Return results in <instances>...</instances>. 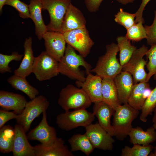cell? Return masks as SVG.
Masks as SVG:
<instances>
[{
  "label": "cell",
  "instance_id": "cell-1",
  "mask_svg": "<svg viewBox=\"0 0 156 156\" xmlns=\"http://www.w3.org/2000/svg\"><path fill=\"white\" fill-rule=\"evenodd\" d=\"M80 54H78L71 46L67 44L64 54L59 62V73L72 79L83 82L86 79L84 72L79 67H83L87 74L91 72V65Z\"/></svg>",
  "mask_w": 156,
  "mask_h": 156
},
{
  "label": "cell",
  "instance_id": "cell-2",
  "mask_svg": "<svg viewBox=\"0 0 156 156\" xmlns=\"http://www.w3.org/2000/svg\"><path fill=\"white\" fill-rule=\"evenodd\" d=\"M106 51L99 57L95 67L91 72H93L102 79H114L122 70V66L116 57L119 51L117 44L114 42L106 46Z\"/></svg>",
  "mask_w": 156,
  "mask_h": 156
},
{
  "label": "cell",
  "instance_id": "cell-3",
  "mask_svg": "<svg viewBox=\"0 0 156 156\" xmlns=\"http://www.w3.org/2000/svg\"><path fill=\"white\" fill-rule=\"evenodd\" d=\"M139 110L128 103L120 105L115 110L113 115L112 125L114 136L120 141H123L129 135L133 127L132 123L138 117Z\"/></svg>",
  "mask_w": 156,
  "mask_h": 156
},
{
  "label": "cell",
  "instance_id": "cell-4",
  "mask_svg": "<svg viewBox=\"0 0 156 156\" xmlns=\"http://www.w3.org/2000/svg\"><path fill=\"white\" fill-rule=\"evenodd\" d=\"M92 102L81 88L71 84H68L61 90L58 103L65 111L70 109H86Z\"/></svg>",
  "mask_w": 156,
  "mask_h": 156
},
{
  "label": "cell",
  "instance_id": "cell-5",
  "mask_svg": "<svg viewBox=\"0 0 156 156\" xmlns=\"http://www.w3.org/2000/svg\"><path fill=\"white\" fill-rule=\"evenodd\" d=\"M94 118L93 113L86 109H81L65 111L59 114L56 116V122L61 129L68 131L79 127L85 128L92 124Z\"/></svg>",
  "mask_w": 156,
  "mask_h": 156
},
{
  "label": "cell",
  "instance_id": "cell-6",
  "mask_svg": "<svg viewBox=\"0 0 156 156\" xmlns=\"http://www.w3.org/2000/svg\"><path fill=\"white\" fill-rule=\"evenodd\" d=\"M49 105V103L45 96L42 95L37 96L27 102L22 112L18 114L16 119L17 124L21 125L26 133L34 120L46 111Z\"/></svg>",
  "mask_w": 156,
  "mask_h": 156
},
{
  "label": "cell",
  "instance_id": "cell-7",
  "mask_svg": "<svg viewBox=\"0 0 156 156\" xmlns=\"http://www.w3.org/2000/svg\"><path fill=\"white\" fill-rule=\"evenodd\" d=\"M42 10L48 12L50 21L48 31L61 32L63 19L71 0H40Z\"/></svg>",
  "mask_w": 156,
  "mask_h": 156
},
{
  "label": "cell",
  "instance_id": "cell-8",
  "mask_svg": "<svg viewBox=\"0 0 156 156\" xmlns=\"http://www.w3.org/2000/svg\"><path fill=\"white\" fill-rule=\"evenodd\" d=\"M58 65V61L43 51L35 58L32 73L39 81L49 80L59 73Z\"/></svg>",
  "mask_w": 156,
  "mask_h": 156
},
{
  "label": "cell",
  "instance_id": "cell-9",
  "mask_svg": "<svg viewBox=\"0 0 156 156\" xmlns=\"http://www.w3.org/2000/svg\"><path fill=\"white\" fill-rule=\"evenodd\" d=\"M148 49L144 45L137 49L129 60L122 66V71L128 72L131 74L134 84L146 81L147 73L144 67L148 60H145L143 57Z\"/></svg>",
  "mask_w": 156,
  "mask_h": 156
},
{
  "label": "cell",
  "instance_id": "cell-10",
  "mask_svg": "<svg viewBox=\"0 0 156 156\" xmlns=\"http://www.w3.org/2000/svg\"><path fill=\"white\" fill-rule=\"evenodd\" d=\"M62 34L67 44L71 46L84 58L88 56L94 42L86 27Z\"/></svg>",
  "mask_w": 156,
  "mask_h": 156
},
{
  "label": "cell",
  "instance_id": "cell-11",
  "mask_svg": "<svg viewBox=\"0 0 156 156\" xmlns=\"http://www.w3.org/2000/svg\"><path fill=\"white\" fill-rule=\"evenodd\" d=\"M85 128V133L94 148L112 150L114 140L98 123H92Z\"/></svg>",
  "mask_w": 156,
  "mask_h": 156
},
{
  "label": "cell",
  "instance_id": "cell-12",
  "mask_svg": "<svg viewBox=\"0 0 156 156\" xmlns=\"http://www.w3.org/2000/svg\"><path fill=\"white\" fill-rule=\"evenodd\" d=\"M42 114V119L38 125L31 130L27 136L28 140H37L43 145L49 146L55 140L57 133L55 128L48 123L46 111Z\"/></svg>",
  "mask_w": 156,
  "mask_h": 156
},
{
  "label": "cell",
  "instance_id": "cell-13",
  "mask_svg": "<svg viewBox=\"0 0 156 156\" xmlns=\"http://www.w3.org/2000/svg\"><path fill=\"white\" fill-rule=\"evenodd\" d=\"M45 51L58 62L64 56L66 42L63 34L59 31H47L43 36Z\"/></svg>",
  "mask_w": 156,
  "mask_h": 156
},
{
  "label": "cell",
  "instance_id": "cell-14",
  "mask_svg": "<svg viewBox=\"0 0 156 156\" xmlns=\"http://www.w3.org/2000/svg\"><path fill=\"white\" fill-rule=\"evenodd\" d=\"M83 82L76 81V84L87 94L92 103H94L103 101L102 94V78L90 73L87 74Z\"/></svg>",
  "mask_w": 156,
  "mask_h": 156
},
{
  "label": "cell",
  "instance_id": "cell-15",
  "mask_svg": "<svg viewBox=\"0 0 156 156\" xmlns=\"http://www.w3.org/2000/svg\"><path fill=\"white\" fill-rule=\"evenodd\" d=\"M15 137L12 152L14 156H35L34 147L28 142L23 127L15 125Z\"/></svg>",
  "mask_w": 156,
  "mask_h": 156
},
{
  "label": "cell",
  "instance_id": "cell-16",
  "mask_svg": "<svg viewBox=\"0 0 156 156\" xmlns=\"http://www.w3.org/2000/svg\"><path fill=\"white\" fill-rule=\"evenodd\" d=\"M27 101L21 94L3 90L0 91L1 109L12 110L17 114L21 113Z\"/></svg>",
  "mask_w": 156,
  "mask_h": 156
},
{
  "label": "cell",
  "instance_id": "cell-17",
  "mask_svg": "<svg viewBox=\"0 0 156 156\" xmlns=\"http://www.w3.org/2000/svg\"><path fill=\"white\" fill-rule=\"evenodd\" d=\"M35 156H73L62 138L57 137L54 142L49 146L41 144L34 146Z\"/></svg>",
  "mask_w": 156,
  "mask_h": 156
},
{
  "label": "cell",
  "instance_id": "cell-18",
  "mask_svg": "<svg viewBox=\"0 0 156 156\" xmlns=\"http://www.w3.org/2000/svg\"><path fill=\"white\" fill-rule=\"evenodd\" d=\"M86 21L83 13L71 3L64 16L60 32H64L86 27Z\"/></svg>",
  "mask_w": 156,
  "mask_h": 156
},
{
  "label": "cell",
  "instance_id": "cell-19",
  "mask_svg": "<svg viewBox=\"0 0 156 156\" xmlns=\"http://www.w3.org/2000/svg\"><path fill=\"white\" fill-rule=\"evenodd\" d=\"M113 79L120 104L128 103L134 84L132 75L128 72L122 71Z\"/></svg>",
  "mask_w": 156,
  "mask_h": 156
},
{
  "label": "cell",
  "instance_id": "cell-20",
  "mask_svg": "<svg viewBox=\"0 0 156 156\" xmlns=\"http://www.w3.org/2000/svg\"><path fill=\"white\" fill-rule=\"evenodd\" d=\"M93 113L97 118L99 123L109 135L114 136L113 128L111 119L114 111L108 104L101 101L94 103Z\"/></svg>",
  "mask_w": 156,
  "mask_h": 156
},
{
  "label": "cell",
  "instance_id": "cell-21",
  "mask_svg": "<svg viewBox=\"0 0 156 156\" xmlns=\"http://www.w3.org/2000/svg\"><path fill=\"white\" fill-rule=\"evenodd\" d=\"M24 55L18 68L14 70V75L25 77L32 73L35 57L32 49V38H26L24 44Z\"/></svg>",
  "mask_w": 156,
  "mask_h": 156
},
{
  "label": "cell",
  "instance_id": "cell-22",
  "mask_svg": "<svg viewBox=\"0 0 156 156\" xmlns=\"http://www.w3.org/2000/svg\"><path fill=\"white\" fill-rule=\"evenodd\" d=\"M30 17L35 27L36 34L38 38L41 40L47 30V26L43 21L41 11L42 5L40 0H30L29 5Z\"/></svg>",
  "mask_w": 156,
  "mask_h": 156
},
{
  "label": "cell",
  "instance_id": "cell-23",
  "mask_svg": "<svg viewBox=\"0 0 156 156\" xmlns=\"http://www.w3.org/2000/svg\"><path fill=\"white\" fill-rule=\"evenodd\" d=\"M128 136L131 144L147 146L156 141V129L153 126L147 129L146 131L139 127H133Z\"/></svg>",
  "mask_w": 156,
  "mask_h": 156
},
{
  "label": "cell",
  "instance_id": "cell-24",
  "mask_svg": "<svg viewBox=\"0 0 156 156\" xmlns=\"http://www.w3.org/2000/svg\"><path fill=\"white\" fill-rule=\"evenodd\" d=\"M102 94L103 101L114 111L120 105L114 79L104 78L102 79Z\"/></svg>",
  "mask_w": 156,
  "mask_h": 156
},
{
  "label": "cell",
  "instance_id": "cell-25",
  "mask_svg": "<svg viewBox=\"0 0 156 156\" xmlns=\"http://www.w3.org/2000/svg\"><path fill=\"white\" fill-rule=\"evenodd\" d=\"M7 81L13 88L22 91L31 100L39 94L38 90L30 84L25 77L14 75L8 78Z\"/></svg>",
  "mask_w": 156,
  "mask_h": 156
},
{
  "label": "cell",
  "instance_id": "cell-26",
  "mask_svg": "<svg viewBox=\"0 0 156 156\" xmlns=\"http://www.w3.org/2000/svg\"><path fill=\"white\" fill-rule=\"evenodd\" d=\"M150 86L145 81L134 84L129 96L128 103L138 110H141L146 100L144 96L145 89Z\"/></svg>",
  "mask_w": 156,
  "mask_h": 156
},
{
  "label": "cell",
  "instance_id": "cell-27",
  "mask_svg": "<svg viewBox=\"0 0 156 156\" xmlns=\"http://www.w3.org/2000/svg\"><path fill=\"white\" fill-rule=\"evenodd\" d=\"M68 142L72 152L80 151L89 156L94 149L86 133L74 134L69 139Z\"/></svg>",
  "mask_w": 156,
  "mask_h": 156
},
{
  "label": "cell",
  "instance_id": "cell-28",
  "mask_svg": "<svg viewBox=\"0 0 156 156\" xmlns=\"http://www.w3.org/2000/svg\"><path fill=\"white\" fill-rule=\"evenodd\" d=\"M15 137L14 127L4 125L0 128V151L4 153L12 152Z\"/></svg>",
  "mask_w": 156,
  "mask_h": 156
},
{
  "label": "cell",
  "instance_id": "cell-29",
  "mask_svg": "<svg viewBox=\"0 0 156 156\" xmlns=\"http://www.w3.org/2000/svg\"><path fill=\"white\" fill-rule=\"evenodd\" d=\"M119 51V62L123 66L130 59L137 47L131 44L130 40L125 36H120L116 38Z\"/></svg>",
  "mask_w": 156,
  "mask_h": 156
},
{
  "label": "cell",
  "instance_id": "cell-30",
  "mask_svg": "<svg viewBox=\"0 0 156 156\" xmlns=\"http://www.w3.org/2000/svg\"><path fill=\"white\" fill-rule=\"evenodd\" d=\"M154 148L151 144L147 146L135 144L131 147L125 146L122 149L121 156H147L149 155Z\"/></svg>",
  "mask_w": 156,
  "mask_h": 156
},
{
  "label": "cell",
  "instance_id": "cell-31",
  "mask_svg": "<svg viewBox=\"0 0 156 156\" xmlns=\"http://www.w3.org/2000/svg\"><path fill=\"white\" fill-rule=\"evenodd\" d=\"M156 106V86L152 90L150 96L145 100L141 109L140 119L142 122L147 121V118L152 114Z\"/></svg>",
  "mask_w": 156,
  "mask_h": 156
},
{
  "label": "cell",
  "instance_id": "cell-32",
  "mask_svg": "<svg viewBox=\"0 0 156 156\" xmlns=\"http://www.w3.org/2000/svg\"><path fill=\"white\" fill-rule=\"evenodd\" d=\"M145 55L148 60L146 65L148 72L145 81L148 82L152 76L156 80V44L151 45Z\"/></svg>",
  "mask_w": 156,
  "mask_h": 156
},
{
  "label": "cell",
  "instance_id": "cell-33",
  "mask_svg": "<svg viewBox=\"0 0 156 156\" xmlns=\"http://www.w3.org/2000/svg\"><path fill=\"white\" fill-rule=\"evenodd\" d=\"M143 23L139 22L135 23L127 29L125 36L129 40L136 42L141 41L147 37L146 33Z\"/></svg>",
  "mask_w": 156,
  "mask_h": 156
},
{
  "label": "cell",
  "instance_id": "cell-34",
  "mask_svg": "<svg viewBox=\"0 0 156 156\" xmlns=\"http://www.w3.org/2000/svg\"><path fill=\"white\" fill-rule=\"evenodd\" d=\"M135 17V13H129L120 8L119 11L115 15L114 21L127 29L136 23L134 20Z\"/></svg>",
  "mask_w": 156,
  "mask_h": 156
},
{
  "label": "cell",
  "instance_id": "cell-35",
  "mask_svg": "<svg viewBox=\"0 0 156 156\" xmlns=\"http://www.w3.org/2000/svg\"><path fill=\"white\" fill-rule=\"evenodd\" d=\"M24 55L19 54L17 52L12 53L11 55L0 54V72L4 73L12 72L11 68L9 66V63L13 60L19 61L22 59Z\"/></svg>",
  "mask_w": 156,
  "mask_h": 156
},
{
  "label": "cell",
  "instance_id": "cell-36",
  "mask_svg": "<svg viewBox=\"0 0 156 156\" xmlns=\"http://www.w3.org/2000/svg\"><path fill=\"white\" fill-rule=\"evenodd\" d=\"M5 5H9L14 8L18 12L21 18H30L29 5L20 0H6Z\"/></svg>",
  "mask_w": 156,
  "mask_h": 156
},
{
  "label": "cell",
  "instance_id": "cell-37",
  "mask_svg": "<svg viewBox=\"0 0 156 156\" xmlns=\"http://www.w3.org/2000/svg\"><path fill=\"white\" fill-rule=\"evenodd\" d=\"M147 34V44L150 45L156 44V10L155 11V16L152 24L150 26L145 25Z\"/></svg>",
  "mask_w": 156,
  "mask_h": 156
},
{
  "label": "cell",
  "instance_id": "cell-38",
  "mask_svg": "<svg viewBox=\"0 0 156 156\" xmlns=\"http://www.w3.org/2000/svg\"><path fill=\"white\" fill-rule=\"evenodd\" d=\"M18 114L14 111L9 112L1 109L0 110V128L5 125L8 121L12 119H16Z\"/></svg>",
  "mask_w": 156,
  "mask_h": 156
},
{
  "label": "cell",
  "instance_id": "cell-39",
  "mask_svg": "<svg viewBox=\"0 0 156 156\" xmlns=\"http://www.w3.org/2000/svg\"><path fill=\"white\" fill-rule=\"evenodd\" d=\"M150 0H142L141 3L138 10L135 13V22L137 23L142 22L143 23H145L143 17V13L145 7Z\"/></svg>",
  "mask_w": 156,
  "mask_h": 156
},
{
  "label": "cell",
  "instance_id": "cell-40",
  "mask_svg": "<svg viewBox=\"0 0 156 156\" xmlns=\"http://www.w3.org/2000/svg\"><path fill=\"white\" fill-rule=\"evenodd\" d=\"M103 0H85V3L88 10L91 12L97 11Z\"/></svg>",
  "mask_w": 156,
  "mask_h": 156
},
{
  "label": "cell",
  "instance_id": "cell-41",
  "mask_svg": "<svg viewBox=\"0 0 156 156\" xmlns=\"http://www.w3.org/2000/svg\"><path fill=\"white\" fill-rule=\"evenodd\" d=\"M120 3L125 5L128 3H133L135 0H116Z\"/></svg>",
  "mask_w": 156,
  "mask_h": 156
},
{
  "label": "cell",
  "instance_id": "cell-42",
  "mask_svg": "<svg viewBox=\"0 0 156 156\" xmlns=\"http://www.w3.org/2000/svg\"><path fill=\"white\" fill-rule=\"evenodd\" d=\"M153 112L154 114L152 119V122L153 123H156V106Z\"/></svg>",
  "mask_w": 156,
  "mask_h": 156
},
{
  "label": "cell",
  "instance_id": "cell-43",
  "mask_svg": "<svg viewBox=\"0 0 156 156\" xmlns=\"http://www.w3.org/2000/svg\"><path fill=\"white\" fill-rule=\"evenodd\" d=\"M6 1V0H0V11L1 12L2 11V8L5 5Z\"/></svg>",
  "mask_w": 156,
  "mask_h": 156
},
{
  "label": "cell",
  "instance_id": "cell-44",
  "mask_svg": "<svg viewBox=\"0 0 156 156\" xmlns=\"http://www.w3.org/2000/svg\"><path fill=\"white\" fill-rule=\"evenodd\" d=\"M154 150L153 153L151 152L149 155L150 156H156V146L154 148Z\"/></svg>",
  "mask_w": 156,
  "mask_h": 156
},
{
  "label": "cell",
  "instance_id": "cell-45",
  "mask_svg": "<svg viewBox=\"0 0 156 156\" xmlns=\"http://www.w3.org/2000/svg\"><path fill=\"white\" fill-rule=\"evenodd\" d=\"M153 126L156 130V123H153Z\"/></svg>",
  "mask_w": 156,
  "mask_h": 156
}]
</instances>
